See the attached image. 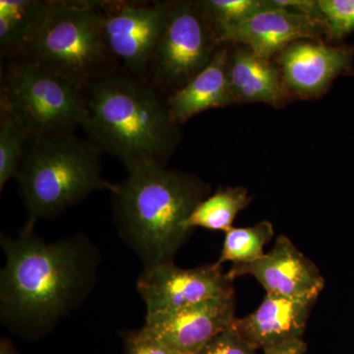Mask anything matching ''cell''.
Instances as JSON below:
<instances>
[{
	"mask_svg": "<svg viewBox=\"0 0 354 354\" xmlns=\"http://www.w3.org/2000/svg\"><path fill=\"white\" fill-rule=\"evenodd\" d=\"M82 127L101 152L127 167L162 165L176 146L177 127L167 97L152 83L122 68L82 88Z\"/></svg>",
	"mask_w": 354,
	"mask_h": 354,
	"instance_id": "obj_2",
	"label": "cell"
},
{
	"mask_svg": "<svg viewBox=\"0 0 354 354\" xmlns=\"http://www.w3.org/2000/svg\"><path fill=\"white\" fill-rule=\"evenodd\" d=\"M228 44L221 46L206 68L183 88L167 95V106L176 124L208 109L234 104L228 80Z\"/></svg>",
	"mask_w": 354,
	"mask_h": 354,
	"instance_id": "obj_16",
	"label": "cell"
},
{
	"mask_svg": "<svg viewBox=\"0 0 354 354\" xmlns=\"http://www.w3.org/2000/svg\"><path fill=\"white\" fill-rule=\"evenodd\" d=\"M207 197L208 186L192 174L142 165L111 192L114 225L144 270L174 262L190 232L184 223Z\"/></svg>",
	"mask_w": 354,
	"mask_h": 354,
	"instance_id": "obj_3",
	"label": "cell"
},
{
	"mask_svg": "<svg viewBox=\"0 0 354 354\" xmlns=\"http://www.w3.org/2000/svg\"><path fill=\"white\" fill-rule=\"evenodd\" d=\"M16 180L27 212L21 234L34 232L39 220L60 215L95 191L116 187L102 177L101 150L74 132L30 139Z\"/></svg>",
	"mask_w": 354,
	"mask_h": 354,
	"instance_id": "obj_4",
	"label": "cell"
},
{
	"mask_svg": "<svg viewBox=\"0 0 354 354\" xmlns=\"http://www.w3.org/2000/svg\"><path fill=\"white\" fill-rule=\"evenodd\" d=\"M272 6L279 7L314 19L324 21L322 11L319 2L315 0H270Z\"/></svg>",
	"mask_w": 354,
	"mask_h": 354,
	"instance_id": "obj_25",
	"label": "cell"
},
{
	"mask_svg": "<svg viewBox=\"0 0 354 354\" xmlns=\"http://www.w3.org/2000/svg\"><path fill=\"white\" fill-rule=\"evenodd\" d=\"M228 80L234 104L265 102L279 108L288 99L279 66L246 46L228 50Z\"/></svg>",
	"mask_w": 354,
	"mask_h": 354,
	"instance_id": "obj_15",
	"label": "cell"
},
{
	"mask_svg": "<svg viewBox=\"0 0 354 354\" xmlns=\"http://www.w3.org/2000/svg\"><path fill=\"white\" fill-rule=\"evenodd\" d=\"M326 35L339 41L354 32V0H318Z\"/></svg>",
	"mask_w": 354,
	"mask_h": 354,
	"instance_id": "obj_22",
	"label": "cell"
},
{
	"mask_svg": "<svg viewBox=\"0 0 354 354\" xmlns=\"http://www.w3.org/2000/svg\"><path fill=\"white\" fill-rule=\"evenodd\" d=\"M234 281L218 263L183 269L171 262L143 270L136 288L146 315H153L234 295Z\"/></svg>",
	"mask_w": 354,
	"mask_h": 354,
	"instance_id": "obj_9",
	"label": "cell"
},
{
	"mask_svg": "<svg viewBox=\"0 0 354 354\" xmlns=\"http://www.w3.org/2000/svg\"><path fill=\"white\" fill-rule=\"evenodd\" d=\"M0 244V320L23 339L50 334L95 290L102 254L83 232L55 241L34 232L1 234Z\"/></svg>",
	"mask_w": 354,
	"mask_h": 354,
	"instance_id": "obj_1",
	"label": "cell"
},
{
	"mask_svg": "<svg viewBox=\"0 0 354 354\" xmlns=\"http://www.w3.org/2000/svg\"><path fill=\"white\" fill-rule=\"evenodd\" d=\"M234 295L213 298L184 308L146 315V334L178 354H198L207 342L232 325Z\"/></svg>",
	"mask_w": 354,
	"mask_h": 354,
	"instance_id": "obj_10",
	"label": "cell"
},
{
	"mask_svg": "<svg viewBox=\"0 0 354 354\" xmlns=\"http://www.w3.org/2000/svg\"><path fill=\"white\" fill-rule=\"evenodd\" d=\"M306 342L304 339H293V341L279 344L274 348L265 349L264 354H304L306 353Z\"/></svg>",
	"mask_w": 354,
	"mask_h": 354,
	"instance_id": "obj_26",
	"label": "cell"
},
{
	"mask_svg": "<svg viewBox=\"0 0 354 354\" xmlns=\"http://www.w3.org/2000/svg\"><path fill=\"white\" fill-rule=\"evenodd\" d=\"M230 279L245 274L254 277L266 293L290 299H317L325 279L316 265L286 235H279L271 251L250 264L232 265Z\"/></svg>",
	"mask_w": 354,
	"mask_h": 354,
	"instance_id": "obj_11",
	"label": "cell"
},
{
	"mask_svg": "<svg viewBox=\"0 0 354 354\" xmlns=\"http://www.w3.org/2000/svg\"><path fill=\"white\" fill-rule=\"evenodd\" d=\"M16 57L81 88L120 68L104 43L95 1L90 0H48L31 38Z\"/></svg>",
	"mask_w": 354,
	"mask_h": 354,
	"instance_id": "obj_5",
	"label": "cell"
},
{
	"mask_svg": "<svg viewBox=\"0 0 354 354\" xmlns=\"http://www.w3.org/2000/svg\"><path fill=\"white\" fill-rule=\"evenodd\" d=\"M174 1H95L102 38L120 68L148 81Z\"/></svg>",
	"mask_w": 354,
	"mask_h": 354,
	"instance_id": "obj_8",
	"label": "cell"
},
{
	"mask_svg": "<svg viewBox=\"0 0 354 354\" xmlns=\"http://www.w3.org/2000/svg\"><path fill=\"white\" fill-rule=\"evenodd\" d=\"M198 4L216 38L225 30L241 24L272 6L269 0H206L198 1Z\"/></svg>",
	"mask_w": 354,
	"mask_h": 354,
	"instance_id": "obj_21",
	"label": "cell"
},
{
	"mask_svg": "<svg viewBox=\"0 0 354 354\" xmlns=\"http://www.w3.org/2000/svg\"><path fill=\"white\" fill-rule=\"evenodd\" d=\"M353 55V46L302 39L281 51L277 62L288 94L312 99L322 95L337 76L351 70Z\"/></svg>",
	"mask_w": 354,
	"mask_h": 354,
	"instance_id": "obj_12",
	"label": "cell"
},
{
	"mask_svg": "<svg viewBox=\"0 0 354 354\" xmlns=\"http://www.w3.org/2000/svg\"><path fill=\"white\" fill-rule=\"evenodd\" d=\"M322 35H326L324 21L272 4L241 24L221 32L216 41L220 46L232 44L246 46L260 57L271 59L295 41L318 39Z\"/></svg>",
	"mask_w": 354,
	"mask_h": 354,
	"instance_id": "obj_13",
	"label": "cell"
},
{
	"mask_svg": "<svg viewBox=\"0 0 354 354\" xmlns=\"http://www.w3.org/2000/svg\"><path fill=\"white\" fill-rule=\"evenodd\" d=\"M124 353L123 354H178L167 348L162 342L153 339L143 330H131L123 335Z\"/></svg>",
	"mask_w": 354,
	"mask_h": 354,
	"instance_id": "obj_24",
	"label": "cell"
},
{
	"mask_svg": "<svg viewBox=\"0 0 354 354\" xmlns=\"http://www.w3.org/2000/svg\"><path fill=\"white\" fill-rule=\"evenodd\" d=\"M250 200L248 191L241 186L221 188L197 205L184 223V227L188 232L195 227H203L227 232L234 227L235 218L250 204Z\"/></svg>",
	"mask_w": 354,
	"mask_h": 354,
	"instance_id": "obj_18",
	"label": "cell"
},
{
	"mask_svg": "<svg viewBox=\"0 0 354 354\" xmlns=\"http://www.w3.org/2000/svg\"><path fill=\"white\" fill-rule=\"evenodd\" d=\"M257 351L230 326L207 342L198 354H257Z\"/></svg>",
	"mask_w": 354,
	"mask_h": 354,
	"instance_id": "obj_23",
	"label": "cell"
},
{
	"mask_svg": "<svg viewBox=\"0 0 354 354\" xmlns=\"http://www.w3.org/2000/svg\"><path fill=\"white\" fill-rule=\"evenodd\" d=\"M274 225L268 221L253 227H232L225 232V241L218 264L225 262L234 265L250 264L265 255V246L274 236Z\"/></svg>",
	"mask_w": 354,
	"mask_h": 354,
	"instance_id": "obj_19",
	"label": "cell"
},
{
	"mask_svg": "<svg viewBox=\"0 0 354 354\" xmlns=\"http://www.w3.org/2000/svg\"><path fill=\"white\" fill-rule=\"evenodd\" d=\"M0 354H20L9 339H3L0 342Z\"/></svg>",
	"mask_w": 354,
	"mask_h": 354,
	"instance_id": "obj_27",
	"label": "cell"
},
{
	"mask_svg": "<svg viewBox=\"0 0 354 354\" xmlns=\"http://www.w3.org/2000/svg\"><path fill=\"white\" fill-rule=\"evenodd\" d=\"M317 299H290L266 293L262 304L251 314L235 318L234 328L257 349L304 339L310 312Z\"/></svg>",
	"mask_w": 354,
	"mask_h": 354,
	"instance_id": "obj_14",
	"label": "cell"
},
{
	"mask_svg": "<svg viewBox=\"0 0 354 354\" xmlns=\"http://www.w3.org/2000/svg\"><path fill=\"white\" fill-rule=\"evenodd\" d=\"M0 104L21 121L30 139L82 127V88L50 70L21 57L2 67Z\"/></svg>",
	"mask_w": 354,
	"mask_h": 354,
	"instance_id": "obj_6",
	"label": "cell"
},
{
	"mask_svg": "<svg viewBox=\"0 0 354 354\" xmlns=\"http://www.w3.org/2000/svg\"><path fill=\"white\" fill-rule=\"evenodd\" d=\"M46 0H0V50L2 57H18L38 24Z\"/></svg>",
	"mask_w": 354,
	"mask_h": 354,
	"instance_id": "obj_17",
	"label": "cell"
},
{
	"mask_svg": "<svg viewBox=\"0 0 354 354\" xmlns=\"http://www.w3.org/2000/svg\"><path fill=\"white\" fill-rule=\"evenodd\" d=\"M220 46L198 2L174 1L148 81L162 94L171 95L206 68Z\"/></svg>",
	"mask_w": 354,
	"mask_h": 354,
	"instance_id": "obj_7",
	"label": "cell"
},
{
	"mask_svg": "<svg viewBox=\"0 0 354 354\" xmlns=\"http://www.w3.org/2000/svg\"><path fill=\"white\" fill-rule=\"evenodd\" d=\"M30 136L24 125L7 106L0 104V191L17 177Z\"/></svg>",
	"mask_w": 354,
	"mask_h": 354,
	"instance_id": "obj_20",
	"label": "cell"
}]
</instances>
